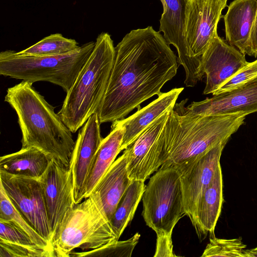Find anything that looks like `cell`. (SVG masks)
<instances>
[{
  "label": "cell",
  "mask_w": 257,
  "mask_h": 257,
  "mask_svg": "<svg viewBox=\"0 0 257 257\" xmlns=\"http://www.w3.org/2000/svg\"><path fill=\"white\" fill-rule=\"evenodd\" d=\"M95 46L91 41L62 55L40 56L21 55L13 50L0 53V74L34 83L48 82L67 92Z\"/></svg>",
  "instance_id": "cell-6"
},
{
  "label": "cell",
  "mask_w": 257,
  "mask_h": 257,
  "mask_svg": "<svg viewBox=\"0 0 257 257\" xmlns=\"http://www.w3.org/2000/svg\"><path fill=\"white\" fill-rule=\"evenodd\" d=\"M80 46L74 39L56 33L47 36L36 44L18 53L21 55L50 56H58L71 53Z\"/></svg>",
  "instance_id": "cell-25"
},
{
  "label": "cell",
  "mask_w": 257,
  "mask_h": 257,
  "mask_svg": "<svg viewBox=\"0 0 257 257\" xmlns=\"http://www.w3.org/2000/svg\"><path fill=\"white\" fill-rule=\"evenodd\" d=\"M145 188L144 181H132L120 199L110 220L112 228L118 240L134 218Z\"/></svg>",
  "instance_id": "cell-23"
},
{
  "label": "cell",
  "mask_w": 257,
  "mask_h": 257,
  "mask_svg": "<svg viewBox=\"0 0 257 257\" xmlns=\"http://www.w3.org/2000/svg\"><path fill=\"white\" fill-rule=\"evenodd\" d=\"M186 99L176 103L154 143L161 167L179 166L228 141L244 123L245 114L201 115L187 113Z\"/></svg>",
  "instance_id": "cell-2"
},
{
  "label": "cell",
  "mask_w": 257,
  "mask_h": 257,
  "mask_svg": "<svg viewBox=\"0 0 257 257\" xmlns=\"http://www.w3.org/2000/svg\"><path fill=\"white\" fill-rule=\"evenodd\" d=\"M127 164V155L124 150L111 164L94 191L98 193L109 220L132 182L128 177Z\"/></svg>",
  "instance_id": "cell-20"
},
{
  "label": "cell",
  "mask_w": 257,
  "mask_h": 257,
  "mask_svg": "<svg viewBox=\"0 0 257 257\" xmlns=\"http://www.w3.org/2000/svg\"><path fill=\"white\" fill-rule=\"evenodd\" d=\"M37 257L32 251L0 240V257Z\"/></svg>",
  "instance_id": "cell-31"
},
{
  "label": "cell",
  "mask_w": 257,
  "mask_h": 257,
  "mask_svg": "<svg viewBox=\"0 0 257 257\" xmlns=\"http://www.w3.org/2000/svg\"><path fill=\"white\" fill-rule=\"evenodd\" d=\"M0 240L27 248L37 257H53L50 251L36 244L24 231L10 220L0 218Z\"/></svg>",
  "instance_id": "cell-26"
},
{
  "label": "cell",
  "mask_w": 257,
  "mask_h": 257,
  "mask_svg": "<svg viewBox=\"0 0 257 257\" xmlns=\"http://www.w3.org/2000/svg\"><path fill=\"white\" fill-rule=\"evenodd\" d=\"M98 113L91 115L79 131L69 168L74 188L75 204L82 202L85 184L95 154L102 140Z\"/></svg>",
  "instance_id": "cell-13"
},
{
  "label": "cell",
  "mask_w": 257,
  "mask_h": 257,
  "mask_svg": "<svg viewBox=\"0 0 257 257\" xmlns=\"http://www.w3.org/2000/svg\"><path fill=\"white\" fill-rule=\"evenodd\" d=\"M5 101L17 114L22 148H36L50 160L69 168L75 143L72 133L33 83L22 81L8 88Z\"/></svg>",
  "instance_id": "cell-3"
},
{
  "label": "cell",
  "mask_w": 257,
  "mask_h": 257,
  "mask_svg": "<svg viewBox=\"0 0 257 257\" xmlns=\"http://www.w3.org/2000/svg\"><path fill=\"white\" fill-rule=\"evenodd\" d=\"M0 218L9 220L27 233L33 241L53 253V247L27 220L8 196L0 183Z\"/></svg>",
  "instance_id": "cell-24"
},
{
  "label": "cell",
  "mask_w": 257,
  "mask_h": 257,
  "mask_svg": "<svg viewBox=\"0 0 257 257\" xmlns=\"http://www.w3.org/2000/svg\"><path fill=\"white\" fill-rule=\"evenodd\" d=\"M51 160L39 150L22 148L15 153L2 156L0 170L8 173L38 179L45 171Z\"/></svg>",
  "instance_id": "cell-22"
},
{
  "label": "cell",
  "mask_w": 257,
  "mask_h": 257,
  "mask_svg": "<svg viewBox=\"0 0 257 257\" xmlns=\"http://www.w3.org/2000/svg\"><path fill=\"white\" fill-rule=\"evenodd\" d=\"M157 241L154 257H174L172 234L164 232L157 233Z\"/></svg>",
  "instance_id": "cell-30"
},
{
  "label": "cell",
  "mask_w": 257,
  "mask_h": 257,
  "mask_svg": "<svg viewBox=\"0 0 257 257\" xmlns=\"http://www.w3.org/2000/svg\"><path fill=\"white\" fill-rule=\"evenodd\" d=\"M177 57L152 26L133 30L115 47L106 90L98 112L101 123L124 118L177 74Z\"/></svg>",
  "instance_id": "cell-1"
},
{
  "label": "cell",
  "mask_w": 257,
  "mask_h": 257,
  "mask_svg": "<svg viewBox=\"0 0 257 257\" xmlns=\"http://www.w3.org/2000/svg\"><path fill=\"white\" fill-rule=\"evenodd\" d=\"M142 215L157 233L172 234L184 215L180 174L174 166L161 167L150 178L142 196Z\"/></svg>",
  "instance_id": "cell-7"
},
{
  "label": "cell",
  "mask_w": 257,
  "mask_h": 257,
  "mask_svg": "<svg viewBox=\"0 0 257 257\" xmlns=\"http://www.w3.org/2000/svg\"><path fill=\"white\" fill-rule=\"evenodd\" d=\"M184 88H175L162 92L157 98L127 117L115 120L124 127L120 151L126 149L154 120L166 110L172 108Z\"/></svg>",
  "instance_id": "cell-18"
},
{
  "label": "cell",
  "mask_w": 257,
  "mask_h": 257,
  "mask_svg": "<svg viewBox=\"0 0 257 257\" xmlns=\"http://www.w3.org/2000/svg\"><path fill=\"white\" fill-rule=\"evenodd\" d=\"M248 62L244 54L217 35L201 59L200 73L206 77L203 94H212Z\"/></svg>",
  "instance_id": "cell-12"
},
{
  "label": "cell",
  "mask_w": 257,
  "mask_h": 257,
  "mask_svg": "<svg viewBox=\"0 0 257 257\" xmlns=\"http://www.w3.org/2000/svg\"><path fill=\"white\" fill-rule=\"evenodd\" d=\"M249 46L252 56L257 57V14L250 34Z\"/></svg>",
  "instance_id": "cell-32"
},
{
  "label": "cell",
  "mask_w": 257,
  "mask_h": 257,
  "mask_svg": "<svg viewBox=\"0 0 257 257\" xmlns=\"http://www.w3.org/2000/svg\"><path fill=\"white\" fill-rule=\"evenodd\" d=\"M124 127L116 121L112 122L111 131L103 139L95 154L85 186L83 199L93 193L98 184L121 152Z\"/></svg>",
  "instance_id": "cell-21"
},
{
  "label": "cell",
  "mask_w": 257,
  "mask_h": 257,
  "mask_svg": "<svg viewBox=\"0 0 257 257\" xmlns=\"http://www.w3.org/2000/svg\"><path fill=\"white\" fill-rule=\"evenodd\" d=\"M246 245L239 237L233 239H221L215 236L210 237L202 257L227 256L245 257L244 253Z\"/></svg>",
  "instance_id": "cell-28"
},
{
  "label": "cell",
  "mask_w": 257,
  "mask_h": 257,
  "mask_svg": "<svg viewBox=\"0 0 257 257\" xmlns=\"http://www.w3.org/2000/svg\"><path fill=\"white\" fill-rule=\"evenodd\" d=\"M0 183L15 206L29 223L52 246L45 198L38 179L0 170Z\"/></svg>",
  "instance_id": "cell-9"
},
{
  "label": "cell",
  "mask_w": 257,
  "mask_h": 257,
  "mask_svg": "<svg viewBox=\"0 0 257 257\" xmlns=\"http://www.w3.org/2000/svg\"><path fill=\"white\" fill-rule=\"evenodd\" d=\"M172 108L166 110L151 123L125 149L127 155L128 175L132 181L145 182L151 174L160 169L154 158L152 147Z\"/></svg>",
  "instance_id": "cell-15"
},
{
  "label": "cell",
  "mask_w": 257,
  "mask_h": 257,
  "mask_svg": "<svg viewBox=\"0 0 257 257\" xmlns=\"http://www.w3.org/2000/svg\"><path fill=\"white\" fill-rule=\"evenodd\" d=\"M227 0H188L184 27L187 59L184 83L194 87L202 79L201 59L218 35L217 25Z\"/></svg>",
  "instance_id": "cell-8"
},
{
  "label": "cell",
  "mask_w": 257,
  "mask_h": 257,
  "mask_svg": "<svg viewBox=\"0 0 257 257\" xmlns=\"http://www.w3.org/2000/svg\"><path fill=\"white\" fill-rule=\"evenodd\" d=\"M115 57L111 36L102 32L58 111L64 123L76 133L93 114L98 113L104 97Z\"/></svg>",
  "instance_id": "cell-4"
},
{
  "label": "cell",
  "mask_w": 257,
  "mask_h": 257,
  "mask_svg": "<svg viewBox=\"0 0 257 257\" xmlns=\"http://www.w3.org/2000/svg\"><path fill=\"white\" fill-rule=\"evenodd\" d=\"M38 180L43 192L49 225L54 237L64 215L75 205L72 173L69 168L51 160Z\"/></svg>",
  "instance_id": "cell-11"
},
{
  "label": "cell",
  "mask_w": 257,
  "mask_h": 257,
  "mask_svg": "<svg viewBox=\"0 0 257 257\" xmlns=\"http://www.w3.org/2000/svg\"><path fill=\"white\" fill-rule=\"evenodd\" d=\"M256 14L257 0H234L223 16L226 41L251 56L249 39Z\"/></svg>",
  "instance_id": "cell-16"
},
{
  "label": "cell",
  "mask_w": 257,
  "mask_h": 257,
  "mask_svg": "<svg viewBox=\"0 0 257 257\" xmlns=\"http://www.w3.org/2000/svg\"><path fill=\"white\" fill-rule=\"evenodd\" d=\"M187 113L201 115L245 114L257 112V76L231 90L186 107Z\"/></svg>",
  "instance_id": "cell-14"
},
{
  "label": "cell",
  "mask_w": 257,
  "mask_h": 257,
  "mask_svg": "<svg viewBox=\"0 0 257 257\" xmlns=\"http://www.w3.org/2000/svg\"><path fill=\"white\" fill-rule=\"evenodd\" d=\"M252 249H253L254 250H257V247H255V248H252Z\"/></svg>",
  "instance_id": "cell-33"
},
{
  "label": "cell",
  "mask_w": 257,
  "mask_h": 257,
  "mask_svg": "<svg viewBox=\"0 0 257 257\" xmlns=\"http://www.w3.org/2000/svg\"><path fill=\"white\" fill-rule=\"evenodd\" d=\"M163 13L160 20V30L169 45L177 49L179 65L184 67L187 59L184 27L188 0H160Z\"/></svg>",
  "instance_id": "cell-19"
},
{
  "label": "cell",
  "mask_w": 257,
  "mask_h": 257,
  "mask_svg": "<svg viewBox=\"0 0 257 257\" xmlns=\"http://www.w3.org/2000/svg\"><path fill=\"white\" fill-rule=\"evenodd\" d=\"M141 235L136 233L124 241H115L99 248L84 252H72L70 256L89 257H130L139 242Z\"/></svg>",
  "instance_id": "cell-27"
},
{
  "label": "cell",
  "mask_w": 257,
  "mask_h": 257,
  "mask_svg": "<svg viewBox=\"0 0 257 257\" xmlns=\"http://www.w3.org/2000/svg\"><path fill=\"white\" fill-rule=\"evenodd\" d=\"M118 240L99 195L93 192L68 210L59 224L52 246L58 257H69L76 248L87 251Z\"/></svg>",
  "instance_id": "cell-5"
},
{
  "label": "cell",
  "mask_w": 257,
  "mask_h": 257,
  "mask_svg": "<svg viewBox=\"0 0 257 257\" xmlns=\"http://www.w3.org/2000/svg\"><path fill=\"white\" fill-rule=\"evenodd\" d=\"M223 201L222 175L220 165L195 208L192 223L201 240L208 234L210 237L215 236L214 230Z\"/></svg>",
  "instance_id": "cell-17"
},
{
  "label": "cell",
  "mask_w": 257,
  "mask_h": 257,
  "mask_svg": "<svg viewBox=\"0 0 257 257\" xmlns=\"http://www.w3.org/2000/svg\"><path fill=\"white\" fill-rule=\"evenodd\" d=\"M228 141L219 143L189 163L175 166L180 174L185 214L192 223L197 202L220 165L222 152Z\"/></svg>",
  "instance_id": "cell-10"
},
{
  "label": "cell",
  "mask_w": 257,
  "mask_h": 257,
  "mask_svg": "<svg viewBox=\"0 0 257 257\" xmlns=\"http://www.w3.org/2000/svg\"><path fill=\"white\" fill-rule=\"evenodd\" d=\"M257 76V59L248 63L225 81L214 91L213 95L231 90Z\"/></svg>",
  "instance_id": "cell-29"
}]
</instances>
